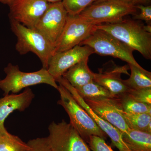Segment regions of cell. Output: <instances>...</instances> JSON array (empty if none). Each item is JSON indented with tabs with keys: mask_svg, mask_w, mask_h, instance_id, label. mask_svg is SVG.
I'll return each instance as SVG.
<instances>
[{
	"mask_svg": "<svg viewBox=\"0 0 151 151\" xmlns=\"http://www.w3.org/2000/svg\"><path fill=\"white\" fill-rule=\"evenodd\" d=\"M34 98L32 90L27 88L20 94H9L0 98V134L8 132L5 127L4 122L9 115L15 111H24Z\"/></svg>",
	"mask_w": 151,
	"mask_h": 151,
	"instance_id": "9a60e30c",
	"label": "cell"
},
{
	"mask_svg": "<svg viewBox=\"0 0 151 151\" xmlns=\"http://www.w3.org/2000/svg\"><path fill=\"white\" fill-rule=\"evenodd\" d=\"M93 53L94 51L90 47L79 45L65 51L55 52L50 60L47 71L56 81L70 67Z\"/></svg>",
	"mask_w": 151,
	"mask_h": 151,
	"instance_id": "8fae6325",
	"label": "cell"
},
{
	"mask_svg": "<svg viewBox=\"0 0 151 151\" xmlns=\"http://www.w3.org/2000/svg\"><path fill=\"white\" fill-rule=\"evenodd\" d=\"M97 29V25L85 20L78 15L68 14L65 27L55 46L54 53L79 45Z\"/></svg>",
	"mask_w": 151,
	"mask_h": 151,
	"instance_id": "ba28073f",
	"label": "cell"
},
{
	"mask_svg": "<svg viewBox=\"0 0 151 151\" xmlns=\"http://www.w3.org/2000/svg\"><path fill=\"white\" fill-rule=\"evenodd\" d=\"M4 71L5 78L0 79V89L4 92V96L9 94H17L24 88L42 84H48L58 89V85L55 79L47 69L42 68L35 72H23L18 65L9 63Z\"/></svg>",
	"mask_w": 151,
	"mask_h": 151,
	"instance_id": "277c9868",
	"label": "cell"
},
{
	"mask_svg": "<svg viewBox=\"0 0 151 151\" xmlns=\"http://www.w3.org/2000/svg\"><path fill=\"white\" fill-rule=\"evenodd\" d=\"M97 0H62L68 14L76 15L81 13L84 10L94 4Z\"/></svg>",
	"mask_w": 151,
	"mask_h": 151,
	"instance_id": "603a6c76",
	"label": "cell"
},
{
	"mask_svg": "<svg viewBox=\"0 0 151 151\" xmlns=\"http://www.w3.org/2000/svg\"><path fill=\"white\" fill-rule=\"evenodd\" d=\"M127 94L137 102L151 105V88L129 89Z\"/></svg>",
	"mask_w": 151,
	"mask_h": 151,
	"instance_id": "cb8c5ba5",
	"label": "cell"
},
{
	"mask_svg": "<svg viewBox=\"0 0 151 151\" xmlns=\"http://www.w3.org/2000/svg\"><path fill=\"white\" fill-rule=\"evenodd\" d=\"M137 9L127 1L106 0L94 3L78 15L85 20L99 25L122 21L126 16L135 14Z\"/></svg>",
	"mask_w": 151,
	"mask_h": 151,
	"instance_id": "5b68a950",
	"label": "cell"
},
{
	"mask_svg": "<svg viewBox=\"0 0 151 151\" xmlns=\"http://www.w3.org/2000/svg\"><path fill=\"white\" fill-rule=\"evenodd\" d=\"M27 144L29 147V151H52L47 137L32 139Z\"/></svg>",
	"mask_w": 151,
	"mask_h": 151,
	"instance_id": "484cf974",
	"label": "cell"
},
{
	"mask_svg": "<svg viewBox=\"0 0 151 151\" xmlns=\"http://www.w3.org/2000/svg\"><path fill=\"white\" fill-rule=\"evenodd\" d=\"M48 129L47 139L52 151H92L73 126L64 120L52 122Z\"/></svg>",
	"mask_w": 151,
	"mask_h": 151,
	"instance_id": "52a82bcc",
	"label": "cell"
},
{
	"mask_svg": "<svg viewBox=\"0 0 151 151\" xmlns=\"http://www.w3.org/2000/svg\"><path fill=\"white\" fill-rule=\"evenodd\" d=\"M131 69L129 78L124 80V82L129 89L151 88V73L145 69H141L129 64Z\"/></svg>",
	"mask_w": 151,
	"mask_h": 151,
	"instance_id": "ac0fdd59",
	"label": "cell"
},
{
	"mask_svg": "<svg viewBox=\"0 0 151 151\" xmlns=\"http://www.w3.org/2000/svg\"><path fill=\"white\" fill-rule=\"evenodd\" d=\"M29 147L17 136L0 134V151H29Z\"/></svg>",
	"mask_w": 151,
	"mask_h": 151,
	"instance_id": "7402d4cb",
	"label": "cell"
},
{
	"mask_svg": "<svg viewBox=\"0 0 151 151\" xmlns=\"http://www.w3.org/2000/svg\"><path fill=\"white\" fill-rule=\"evenodd\" d=\"M88 142L92 151H114L106 143L105 139L98 136H90Z\"/></svg>",
	"mask_w": 151,
	"mask_h": 151,
	"instance_id": "d4e9b609",
	"label": "cell"
},
{
	"mask_svg": "<svg viewBox=\"0 0 151 151\" xmlns=\"http://www.w3.org/2000/svg\"><path fill=\"white\" fill-rule=\"evenodd\" d=\"M120 111L129 129L151 133V115L147 113L129 114L122 108Z\"/></svg>",
	"mask_w": 151,
	"mask_h": 151,
	"instance_id": "ffe728a7",
	"label": "cell"
},
{
	"mask_svg": "<svg viewBox=\"0 0 151 151\" xmlns=\"http://www.w3.org/2000/svg\"><path fill=\"white\" fill-rule=\"evenodd\" d=\"M79 45H87L92 49L94 53L119 58L128 64L144 69L135 60L132 48L103 30L97 28Z\"/></svg>",
	"mask_w": 151,
	"mask_h": 151,
	"instance_id": "8992f818",
	"label": "cell"
},
{
	"mask_svg": "<svg viewBox=\"0 0 151 151\" xmlns=\"http://www.w3.org/2000/svg\"><path fill=\"white\" fill-rule=\"evenodd\" d=\"M68 15L62 1L49 3L47 9L34 29L46 38L55 47L65 27Z\"/></svg>",
	"mask_w": 151,
	"mask_h": 151,
	"instance_id": "9c48e42d",
	"label": "cell"
},
{
	"mask_svg": "<svg viewBox=\"0 0 151 151\" xmlns=\"http://www.w3.org/2000/svg\"><path fill=\"white\" fill-rule=\"evenodd\" d=\"M49 4L46 0H15L9 6V18L34 29L47 9Z\"/></svg>",
	"mask_w": 151,
	"mask_h": 151,
	"instance_id": "30bf717a",
	"label": "cell"
},
{
	"mask_svg": "<svg viewBox=\"0 0 151 151\" xmlns=\"http://www.w3.org/2000/svg\"><path fill=\"white\" fill-rule=\"evenodd\" d=\"M106 1V0H97L95 3H97L99 2H100L103 1ZM124 1H126V0H124Z\"/></svg>",
	"mask_w": 151,
	"mask_h": 151,
	"instance_id": "4dcf8cb0",
	"label": "cell"
},
{
	"mask_svg": "<svg viewBox=\"0 0 151 151\" xmlns=\"http://www.w3.org/2000/svg\"><path fill=\"white\" fill-rule=\"evenodd\" d=\"M126 1L131 3L134 6L137 5H147L151 2V0H126Z\"/></svg>",
	"mask_w": 151,
	"mask_h": 151,
	"instance_id": "83f0119b",
	"label": "cell"
},
{
	"mask_svg": "<svg viewBox=\"0 0 151 151\" xmlns=\"http://www.w3.org/2000/svg\"><path fill=\"white\" fill-rule=\"evenodd\" d=\"M118 98L84 100L98 116L122 132H126L129 128L120 113L121 108Z\"/></svg>",
	"mask_w": 151,
	"mask_h": 151,
	"instance_id": "5bb4252c",
	"label": "cell"
},
{
	"mask_svg": "<svg viewBox=\"0 0 151 151\" xmlns=\"http://www.w3.org/2000/svg\"><path fill=\"white\" fill-rule=\"evenodd\" d=\"M135 7L136 9L140 10V12L139 14H134V19L145 21L148 24H151V6L137 5L135 6Z\"/></svg>",
	"mask_w": 151,
	"mask_h": 151,
	"instance_id": "4316f807",
	"label": "cell"
},
{
	"mask_svg": "<svg viewBox=\"0 0 151 151\" xmlns=\"http://www.w3.org/2000/svg\"><path fill=\"white\" fill-rule=\"evenodd\" d=\"M129 68V65L119 66L113 61H109L99 69L98 73H94V81L115 96L126 94L129 89L124 84L121 74L129 75L128 72Z\"/></svg>",
	"mask_w": 151,
	"mask_h": 151,
	"instance_id": "4fadbf2b",
	"label": "cell"
},
{
	"mask_svg": "<svg viewBox=\"0 0 151 151\" xmlns=\"http://www.w3.org/2000/svg\"><path fill=\"white\" fill-rule=\"evenodd\" d=\"M75 88L83 99L114 98L118 97L94 81L84 86Z\"/></svg>",
	"mask_w": 151,
	"mask_h": 151,
	"instance_id": "d6986e66",
	"label": "cell"
},
{
	"mask_svg": "<svg viewBox=\"0 0 151 151\" xmlns=\"http://www.w3.org/2000/svg\"><path fill=\"white\" fill-rule=\"evenodd\" d=\"M15 0H0V3L4 4L7 5L9 6L12 5V4Z\"/></svg>",
	"mask_w": 151,
	"mask_h": 151,
	"instance_id": "f1b7e54d",
	"label": "cell"
},
{
	"mask_svg": "<svg viewBox=\"0 0 151 151\" xmlns=\"http://www.w3.org/2000/svg\"><path fill=\"white\" fill-rule=\"evenodd\" d=\"M145 25L137 20L123 19L114 23L102 24L97 28L103 30L140 52L146 59H151V33Z\"/></svg>",
	"mask_w": 151,
	"mask_h": 151,
	"instance_id": "6da1fadb",
	"label": "cell"
},
{
	"mask_svg": "<svg viewBox=\"0 0 151 151\" xmlns=\"http://www.w3.org/2000/svg\"><path fill=\"white\" fill-rule=\"evenodd\" d=\"M122 138L130 151H151V133L129 129Z\"/></svg>",
	"mask_w": 151,
	"mask_h": 151,
	"instance_id": "e0dca14e",
	"label": "cell"
},
{
	"mask_svg": "<svg viewBox=\"0 0 151 151\" xmlns=\"http://www.w3.org/2000/svg\"><path fill=\"white\" fill-rule=\"evenodd\" d=\"M118 101L123 111L129 114L147 113L151 115V105L137 102L126 93L118 96Z\"/></svg>",
	"mask_w": 151,
	"mask_h": 151,
	"instance_id": "44dd1931",
	"label": "cell"
},
{
	"mask_svg": "<svg viewBox=\"0 0 151 151\" xmlns=\"http://www.w3.org/2000/svg\"><path fill=\"white\" fill-rule=\"evenodd\" d=\"M58 91L60 100L58 104L62 106L70 119V123L81 137L88 142L91 136L107 139V136L98 127L85 109L77 103L69 91L62 85H58Z\"/></svg>",
	"mask_w": 151,
	"mask_h": 151,
	"instance_id": "3957f363",
	"label": "cell"
},
{
	"mask_svg": "<svg viewBox=\"0 0 151 151\" xmlns=\"http://www.w3.org/2000/svg\"><path fill=\"white\" fill-rule=\"evenodd\" d=\"M89 58H84L63 73L62 77L74 88L80 87L94 81V73L88 65Z\"/></svg>",
	"mask_w": 151,
	"mask_h": 151,
	"instance_id": "2e32d148",
	"label": "cell"
},
{
	"mask_svg": "<svg viewBox=\"0 0 151 151\" xmlns=\"http://www.w3.org/2000/svg\"><path fill=\"white\" fill-rule=\"evenodd\" d=\"M10 21L11 30L17 38V51L22 55L32 52L40 60L42 68L47 69L50 60L54 53V47L34 29L27 27L14 20Z\"/></svg>",
	"mask_w": 151,
	"mask_h": 151,
	"instance_id": "7a4b0ae2",
	"label": "cell"
},
{
	"mask_svg": "<svg viewBox=\"0 0 151 151\" xmlns=\"http://www.w3.org/2000/svg\"><path fill=\"white\" fill-rule=\"evenodd\" d=\"M49 3H56L62 1V0H46Z\"/></svg>",
	"mask_w": 151,
	"mask_h": 151,
	"instance_id": "f546056e",
	"label": "cell"
},
{
	"mask_svg": "<svg viewBox=\"0 0 151 151\" xmlns=\"http://www.w3.org/2000/svg\"><path fill=\"white\" fill-rule=\"evenodd\" d=\"M59 84L67 89L72 95L76 101L82 108L85 109L89 116L98 127L111 139L112 144L116 147L119 151H130L124 142L122 138V132L119 129L114 127L110 123L102 119L92 111L90 107L85 103L84 99L80 96L76 89L70 83L63 77L58 78L56 80Z\"/></svg>",
	"mask_w": 151,
	"mask_h": 151,
	"instance_id": "7c38bea8",
	"label": "cell"
}]
</instances>
